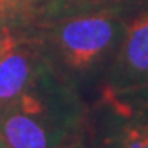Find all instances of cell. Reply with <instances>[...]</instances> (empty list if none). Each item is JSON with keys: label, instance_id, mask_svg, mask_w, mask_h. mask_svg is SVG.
Instances as JSON below:
<instances>
[{"label": "cell", "instance_id": "cell-9", "mask_svg": "<svg viewBox=\"0 0 148 148\" xmlns=\"http://www.w3.org/2000/svg\"><path fill=\"white\" fill-rule=\"evenodd\" d=\"M84 133H82V135H84ZM82 135H81V137H77V138H74V140H69V142L63 143V145H59V147H56V148H87L84 145V142H82Z\"/></svg>", "mask_w": 148, "mask_h": 148}, {"label": "cell", "instance_id": "cell-4", "mask_svg": "<svg viewBox=\"0 0 148 148\" xmlns=\"http://www.w3.org/2000/svg\"><path fill=\"white\" fill-rule=\"evenodd\" d=\"M148 86V13L127 21L114 63L107 73L102 89L127 90Z\"/></svg>", "mask_w": 148, "mask_h": 148}, {"label": "cell", "instance_id": "cell-10", "mask_svg": "<svg viewBox=\"0 0 148 148\" xmlns=\"http://www.w3.org/2000/svg\"><path fill=\"white\" fill-rule=\"evenodd\" d=\"M0 148H8V147H7V143L3 142V138H2V137H0Z\"/></svg>", "mask_w": 148, "mask_h": 148}, {"label": "cell", "instance_id": "cell-6", "mask_svg": "<svg viewBox=\"0 0 148 148\" xmlns=\"http://www.w3.org/2000/svg\"><path fill=\"white\" fill-rule=\"evenodd\" d=\"M107 12L125 20L148 13V0H45L38 12L43 23L79 13Z\"/></svg>", "mask_w": 148, "mask_h": 148}, {"label": "cell", "instance_id": "cell-2", "mask_svg": "<svg viewBox=\"0 0 148 148\" xmlns=\"http://www.w3.org/2000/svg\"><path fill=\"white\" fill-rule=\"evenodd\" d=\"M127 21L114 13H79L45 21L33 36L51 68L77 89L106 82L107 73L122 45Z\"/></svg>", "mask_w": 148, "mask_h": 148}, {"label": "cell", "instance_id": "cell-1", "mask_svg": "<svg viewBox=\"0 0 148 148\" xmlns=\"http://www.w3.org/2000/svg\"><path fill=\"white\" fill-rule=\"evenodd\" d=\"M87 115L79 89L48 64L0 109V137L8 148H56L86 132Z\"/></svg>", "mask_w": 148, "mask_h": 148}, {"label": "cell", "instance_id": "cell-3", "mask_svg": "<svg viewBox=\"0 0 148 148\" xmlns=\"http://www.w3.org/2000/svg\"><path fill=\"white\" fill-rule=\"evenodd\" d=\"M90 148H148V86L99 90L92 115Z\"/></svg>", "mask_w": 148, "mask_h": 148}, {"label": "cell", "instance_id": "cell-5", "mask_svg": "<svg viewBox=\"0 0 148 148\" xmlns=\"http://www.w3.org/2000/svg\"><path fill=\"white\" fill-rule=\"evenodd\" d=\"M49 61L35 36H18L0 56V109L13 102Z\"/></svg>", "mask_w": 148, "mask_h": 148}, {"label": "cell", "instance_id": "cell-7", "mask_svg": "<svg viewBox=\"0 0 148 148\" xmlns=\"http://www.w3.org/2000/svg\"><path fill=\"white\" fill-rule=\"evenodd\" d=\"M45 0H0V25L10 28L12 23L32 20L38 15Z\"/></svg>", "mask_w": 148, "mask_h": 148}, {"label": "cell", "instance_id": "cell-8", "mask_svg": "<svg viewBox=\"0 0 148 148\" xmlns=\"http://www.w3.org/2000/svg\"><path fill=\"white\" fill-rule=\"evenodd\" d=\"M15 35H16V33H13L12 28L5 27V25H0V56H2L3 51H5L7 48L13 43Z\"/></svg>", "mask_w": 148, "mask_h": 148}]
</instances>
